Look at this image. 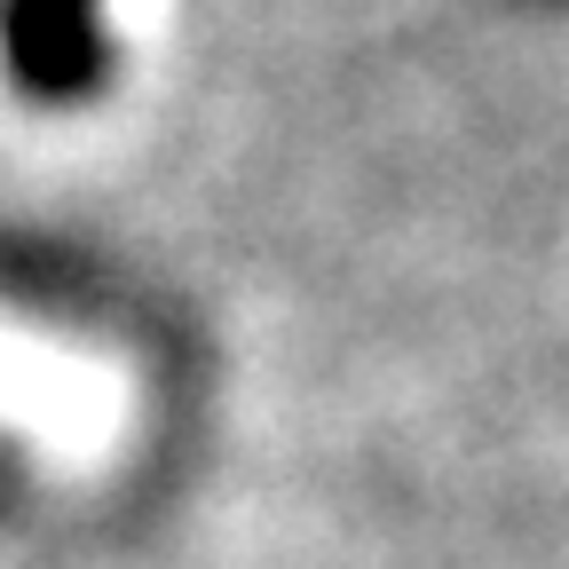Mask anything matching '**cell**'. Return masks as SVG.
I'll use <instances>...</instances> for the list:
<instances>
[{
  "instance_id": "cell-1",
  "label": "cell",
  "mask_w": 569,
  "mask_h": 569,
  "mask_svg": "<svg viewBox=\"0 0 569 569\" xmlns=\"http://www.w3.org/2000/svg\"><path fill=\"white\" fill-rule=\"evenodd\" d=\"M0 56L32 103H80L111 71L96 0H0Z\"/></svg>"
}]
</instances>
